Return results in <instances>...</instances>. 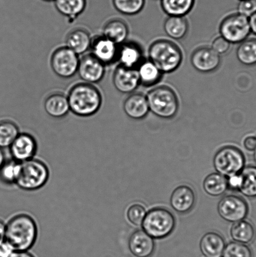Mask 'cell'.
I'll return each mask as SVG.
<instances>
[{
    "mask_svg": "<svg viewBox=\"0 0 256 257\" xmlns=\"http://www.w3.org/2000/svg\"><path fill=\"white\" fill-rule=\"evenodd\" d=\"M44 109L48 114L54 118L66 116L70 111L69 100L60 92L53 93L45 99Z\"/></svg>",
    "mask_w": 256,
    "mask_h": 257,
    "instance_id": "ffe728a7",
    "label": "cell"
},
{
    "mask_svg": "<svg viewBox=\"0 0 256 257\" xmlns=\"http://www.w3.org/2000/svg\"><path fill=\"white\" fill-rule=\"evenodd\" d=\"M146 215L144 206L140 204H135L130 206L127 213L128 220L135 226L142 225Z\"/></svg>",
    "mask_w": 256,
    "mask_h": 257,
    "instance_id": "d590c367",
    "label": "cell"
},
{
    "mask_svg": "<svg viewBox=\"0 0 256 257\" xmlns=\"http://www.w3.org/2000/svg\"><path fill=\"white\" fill-rule=\"evenodd\" d=\"M240 183L239 190L248 198L256 197V167L247 166L239 173Z\"/></svg>",
    "mask_w": 256,
    "mask_h": 257,
    "instance_id": "4316f807",
    "label": "cell"
},
{
    "mask_svg": "<svg viewBox=\"0 0 256 257\" xmlns=\"http://www.w3.org/2000/svg\"><path fill=\"white\" fill-rule=\"evenodd\" d=\"M219 32L221 37L230 44L242 42L250 32L249 19L239 13L230 15L222 20Z\"/></svg>",
    "mask_w": 256,
    "mask_h": 257,
    "instance_id": "9c48e42d",
    "label": "cell"
},
{
    "mask_svg": "<svg viewBox=\"0 0 256 257\" xmlns=\"http://www.w3.org/2000/svg\"><path fill=\"white\" fill-rule=\"evenodd\" d=\"M254 159L255 163H256V148H255V150H254Z\"/></svg>",
    "mask_w": 256,
    "mask_h": 257,
    "instance_id": "bcb514c9",
    "label": "cell"
},
{
    "mask_svg": "<svg viewBox=\"0 0 256 257\" xmlns=\"http://www.w3.org/2000/svg\"><path fill=\"white\" fill-rule=\"evenodd\" d=\"M244 164L245 159L241 151L233 146L220 149L214 158L215 170L227 177L239 174L244 168Z\"/></svg>",
    "mask_w": 256,
    "mask_h": 257,
    "instance_id": "52a82bcc",
    "label": "cell"
},
{
    "mask_svg": "<svg viewBox=\"0 0 256 257\" xmlns=\"http://www.w3.org/2000/svg\"><path fill=\"white\" fill-rule=\"evenodd\" d=\"M129 35V28L124 20L119 19L110 20L103 28V35L118 45L124 44Z\"/></svg>",
    "mask_w": 256,
    "mask_h": 257,
    "instance_id": "7402d4cb",
    "label": "cell"
},
{
    "mask_svg": "<svg viewBox=\"0 0 256 257\" xmlns=\"http://www.w3.org/2000/svg\"><path fill=\"white\" fill-rule=\"evenodd\" d=\"M115 9L120 14L131 16L144 9L145 0H112Z\"/></svg>",
    "mask_w": 256,
    "mask_h": 257,
    "instance_id": "836d02e7",
    "label": "cell"
},
{
    "mask_svg": "<svg viewBox=\"0 0 256 257\" xmlns=\"http://www.w3.org/2000/svg\"><path fill=\"white\" fill-rule=\"evenodd\" d=\"M119 46L104 35H98L92 40L91 54L105 65L117 60Z\"/></svg>",
    "mask_w": 256,
    "mask_h": 257,
    "instance_id": "4fadbf2b",
    "label": "cell"
},
{
    "mask_svg": "<svg viewBox=\"0 0 256 257\" xmlns=\"http://www.w3.org/2000/svg\"><path fill=\"white\" fill-rule=\"evenodd\" d=\"M38 226L32 216L19 213L6 223L5 240L15 251H27L36 242Z\"/></svg>",
    "mask_w": 256,
    "mask_h": 257,
    "instance_id": "6da1fadb",
    "label": "cell"
},
{
    "mask_svg": "<svg viewBox=\"0 0 256 257\" xmlns=\"http://www.w3.org/2000/svg\"><path fill=\"white\" fill-rule=\"evenodd\" d=\"M195 203L194 191L188 186H180L175 189L170 198L172 207L179 213L189 212L194 207Z\"/></svg>",
    "mask_w": 256,
    "mask_h": 257,
    "instance_id": "e0dca14e",
    "label": "cell"
},
{
    "mask_svg": "<svg viewBox=\"0 0 256 257\" xmlns=\"http://www.w3.org/2000/svg\"><path fill=\"white\" fill-rule=\"evenodd\" d=\"M240 1H241V0H240Z\"/></svg>",
    "mask_w": 256,
    "mask_h": 257,
    "instance_id": "c3c4849f",
    "label": "cell"
},
{
    "mask_svg": "<svg viewBox=\"0 0 256 257\" xmlns=\"http://www.w3.org/2000/svg\"><path fill=\"white\" fill-rule=\"evenodd\" d=\"M137 71L140 83L145 85H154L161 79L162 72L150 60L142 62Z\"/></svg>",
    "mask_w": 256,
    "mask_h": 257,
    "instance_id": "f546056e",
    "label": "cell"
},
{
    "mask_svg": "<svg viewBox=\"0 0 256 257\" xmlns=\"http://www.w3.org/2000/svg\"><path fill=\"white\" fill-rule=\"evenodd\" d=\"M49 169L39 159L33 158L20 163V170L16 184L20 189L27 191L39 190L49 181Z\"/></svg>",
    "mask_w": 256,
    "mask_h": 257,
    "instance_id": "277c9868",
    "label": "cell"
},
{
    "mask_svg": "<svg viewBox=\"0 0 256 257\" xmlns=\"http://www.w3.org/2000/svg\"><path fill=\"white\" fill-rule=\"evenodd\" d=\"M218 212L229 222L236 223L244 220L248 213V206L244 199L236 195L222 198L218 205Z\"/></svg>",
    "mask_w": 256,
    "mask_h": 257,
    "instance_id": "30bf717a",
    "label": "cell"
},
{
    "mask_svg": "<svg viewBox=\"0 0 256 257\" xmlns=\"http://www.w3.org/2000/svg\"><path fill=\"white\" fill-rule=\"evenodd\" d=\"M129 247L135 256L150 257L154 253L155 243L145 231L138 230L130 236Z\"/></svg>",
    "mask_w": 256,
    "mask_h": 257,
    "instance_id": "2e32d148",
    "label": "cell"
},
{
    "mask_svg": "<svg viewBox=\"0 0 256 257\" xmlns=\"http://www.w3.org/2000/svg\"><path fill=\"white\" fill-rule=\"evenodd\" d=\"M195 0H161V7L169 16L184 17L191 11Z\"/></svg>",
    "mask_w": 256,
    "mask_h": 257,
    "instance_id": "83f0119b",
    "label": "cell"
},
{
    "mask_svg": "<svg viewBox=\"0 0 256 257\" xmlns=\"http://www.w3.org/2000/svg\"><path fill=\"white\" fill-rule=\"evenodd\" d=\"M105 65L91 54L84 55L80 59L77 73L83 81L89 84H96L104 79Z\"/></svg>",
    "mask_w": 256,
    "mask_h": 257,
    "instance_id": "7c38bea8",
    "label": "cell"
},
{
    "mask_svg": "<svg viewBox=\"0 0 256 257\" xmlns=\"http://www.w3.org/2000/svg\"><path fill=\"white\" fill-rule=\"evenodd\" d=\"M125 114L135 120L142 119L147 116L150 111L146 97L139 93L130 95L123 104Z\"/></svg>",
    "mask_w": 256,
    "mask_h": 257,
    "instance_id": "ac0fdd59",
    "label": "cell"
},
{
    "mask_svg": "<svg viewBox=\"0 0 256 257\" xmlns=\"http://www.w3.org/2000/svg\"><path fill=\"white\" fill-rule=\"evenodd\" d=\"M92 38L87 30L76 28L67 34L65 43L68 48L77 55L85 54L90 49Z\"/></svg>",
    "mask_w": 256,
    "mask_h": 257,
    "instance_id": "d6986e66",
    "label": "cell"
},
{
    "mask_svg": "<svg viewBox=\"0 0 256 257\" xmlns=\"http://www.w3.org/2000/svg\"><path fill=\"white\" fill-rule=\"evenodd\" d=\"M142 225L145 232L152 238H164L174 230L175 219L167 209L155 208L147 213Z\"/></svg>",
    "mask_w": 256,
    "mask_h": 257,
    "instance_id": "8992f818",
    "label": "cell"
},
{
    "mask_svg": "<svg viewBox=\"0 0 256 257\" xmlns=\"http://www.w3.org/2000/svg\"><path fill=\"white\" fill-rule=\"evenodd\" d=\"M14 251V249L5 239L0 241V257H10Z\"/></svg>",
    "mask_w": 256,
    "mask_h": 257,
    "instance_id": "f35d334b",
    "label": "cell"
},
{
    "mask_svg": "<svg viewBox=\"0 0 256 257\" xmlns=\"http://www.w3.org/2000/svg\"><path fill=\"white\" fill-rule=\"evenodd\" d=\"M5 228H6V223L0 220V241L4 240L5 236Z\"/></svg>",
    "mask_w": 256,
    "mask_h": 257,
    "instance_id": "ee69618b",
    "label": "cell"
},
{
    "mask_svg": "<svg viewBox=\"0 0 256 257\" xmlns=\"http://www.w3.org/2000/svg\"><path fill=\"white\" fill-rule=\"evenodd\" d=\"M79 62V55L67 46H63L53 52L50 65L57 76L69 79L77 74Z\"/></svg>",
    "mask_w": 256,
    "mask_h": 257,
    "instance_id": "ba28073f",
    "label": "cell"
},
{
    "mask_svg": "<svg viewBox=\"0 0 256 257\" xmlns=\"http://www.w3.org/2000/svg\"><path fill=\"white\" fill-rule=\"evenodd\" d=\"M200 245L202 252L207 257H221L225 247L224 238L215 232L205 234Z\"/></svg>",
    "mask_w": 256,
    "mask_h": 257,
    "instance_id": "603a6c76",
    "label": "cell"
},
{
    "mask_svg": "<svg viewBox=\"0 0 256 257\" xmlns=\"http://www.w3.org/2000/svg\"><path fill=\"white\" fill-rule=\"evenodd\" d=\"M9 148L13 160L21 163L34 158L38 144L34 136L29 133H20Z\"/></svg>",
    "mask_w": 256,
    "mask_h": 257,
    "instance_id": "8fae6325",
    "label": "cell"
},
{
    "mask_svg": "<svg viewBox=\"0 0 256 257\" xmlns=\"http://www.w3.org/2000/svg\"><path fill=\"white\" fill-rule=\"evenodd\" d=\"M44 1H45V2H53V1H55V0H44Z\"/></svg>",
    "mask_w": 256,
    "mask_h": 257,
    "instance_id": "7dc6e473",
    "label": "cell"
},
{
    "mask_svg": "<svg viewBox=\"0 0 256 257\" xmlns=\"http://www.w3.org/2000/svg\"><path fill=\"white\" fill-rule=\"evenodd\" d=\"M256 11L255 0H241L238 6V13L249 17Z\"/></svg>",
    "mask_w": 256,
    "mask_h": 257,
    "instance_id": "8d00e7d4",
    "label": "cell"
},
{
    "mask_svg": "<svg viewBox=\"0 0 256 257\" xmlns=\"http://www.w3.org/2000/svg\"><path fill=\"white\" fill-rule=\"evenodd\" d=\"M10 257H35L27 251H14Z\"/></svg>",
    "mask_w": 256,
    "mask_h": 257,
    "instance_id": "7bdbcfd3",
    "label": "cell"
},
{
    "mask_svg": "<svg viewBox=\"0 0 256 257\" xmlns=\"http://www.w3.org/2000/svg\"><path fill=\"white\" fill-rule=\"evenodd\" d=\"M244 146L248 151H254L256 148V138L254 136H249L245 138Z\"/></svg>",
    "mask_w": 256,
    "mask_h": 257,
    "instance_id": "60d3db41",
    "label": "cell"
},
{
    "mask_svg": "<svg viewBox=\"0 0 256 257\" xmlns=\"http://www.w3.org/2000/svg\"><path fill=\"white\" fill-rule=\"evenodd\" d=\"M240 43L236 52L238 60L245 65L256 64V39H245Z\"/></svg>",
    "mask_w": 256,
    "mask_h": 257,
    "instance_id": "4dcf8cb0",
    "label": "cell"
},
{
    "mask_svg": "<svg viewBox=\"0 0 256 257\" xmlns=\"http://www.w3.org/2000/svg\"><path fill=\"white\" fill-rule=\"evenodd\" d=\"M230 235L236 242L249 243L254 240L255 230L251 223L241 220L233 225L230 230Z\"/></svg>",
    "mask_w": 256,
    "mask_h": 257,
    "instance_id": "484cf974",
    "label": "cell"
},
{
    "mask_svg": "<svg viewBox=\"0 0 256 257\" xmlns=\"http://www.w3.org/2000/svg\"><path fill=\"white\" fill-rule=\"evenodd\" d=\"M204 189L208 195L212 196H219L225 193L228 188L227 179L219 173L210 174L205 178L204 181Z\"/></svg>",
    "mask_w": 256,
    "mask_h": 257,
    "instance_id": "f1b7e54d",
    "label": "cell"
},
{
    "mask_svg": "<svg viewBox=\"0 0 256 257\" xmlns=\"http://www.w3.org/2000/svg\"><path fill=\"white\" fill-rule=\"evenodd\" d=\"M20 163L14 160L5 161L0 168V181L7 185H15L19 177Z\"/></svg>",
    "mask_w": 256,
    "mask_h": 257,
    "instance_id": "d6a6232c",
    "label": "cell"
},
{
    "mask_svg": "<svg viewBox=\"0 0 256 257\" xmlns=\"http://www.w3.org/2000/svg\"><path fill=\"white\" fill-rule=\"evenodd\" d=\"M191 64L197 71L208 73L214 71L220 64V55L212 48L200 47L192 53Z\"/></svg>",
    "mask_w": 256,
    "mask_h": 257,
    "instance_id": "5bb4252c",
    "label": "cell"
},
{
    "mask_svg": "<svg viewBox=\"0 0 256 257\" xmlns=\"http://www.w3.org/2000/svg\"><path fill=\"white\" fill-rule=\"evenodd\" d=\"M146 98L150 111L156 116L170 119L177 114L179 101L177 95L170 87H155L148 93Z\"/></svg>",
    "mask_w": 256,
    "mask_h": 257,
    "instance_id": "5b68a950",
    "label": "cell"
},
{
    "mask_svg": "<svg viewBox=\"0 0 256 257\" xmlns=\"http://www.w3.org/2000/svg\"><path fill=\"white\" fill-rule=\"evenodd\" d=\"M20 133L16 123L11 120H0V148H9Z\"/></svg>",
    "mask_w": 256,
    "mask_h": 257,
    "instance_id": "1f68e13d",
    "label": "cell"
},
{
    "mask_svg": "<svg viewBox=\"0 0 256 257\" xmlns=\"http://www.w3.org/2000/svg\"><path fill=\"white\" fill-rule=\"evenodd\" d=\"M251 250L244 244L231 242L225 246L223 257H252Z\"/></svg>",
    "mask_w": 256,
    "mask_h": 257,
    "instance_id": "e575fe53",
    "label": "cell"
},
{
    "mask_svg": "<svg viewBox=\"0 0 256 257\" xmlns=\"http://www.w3.org/2000/svg\"><path fill=\"white\" fill-rule=\"evenodd\" d=\"M87 0H55L58 12L70 20H74L84 12Z\"/></svg>",
    "mask_w": 256,
    "mask_h": 257,
    "instance_id": "d4e9b609",
    "label": "cell"
},
{
    "mask_svg": "<svg viewBox=\"0 0 256 257\" xmlns=\"http://www.w3.org/2000/svg\"><path fill=\"white\" fill-rule=\"evenodd\" d=\"M249 22L250 31L256 35V11L249 17Z\"/></svg>",
    "mask_w": 256,
    "mask_h": 257,
    "instance_id": "b9f144b4",
    "label": "cell"
},
{
    "mask_svg": "<svg viewBox=\"0 0 256 257\" xmlns=\"http://www.w3.org/2000/svg\"><path fill=\"white\" fill-rule=\"evenodd\" d=\"M117 60L122 66L135 69L142 62V52L140 48L133 43L122 44L119 48Z\"/></svg>",
    "mask_w": 256,
    "mask_h": 257,
    "instance_id": "44dd1931",
    "label": "cell"
},
{
    "mask_svg": "<svg viewBox=\"0 0 256 257\" xmlns=\"http://www.w3.org/2000/svg\"><path fill=\"white\" fill-rule=\"evenodd\" d=\"M240 183V178L239 173L237 175L230 176L229 180H227L228 188L232 189V190H239Z\"/></svg>",
    "mask_w": 256,
    "mask_h": 257,
    "instance_id": "ab89813d",
    "label": "cell"
},
{
    "mask_svg": "<svg viewBox=\"0 0 256 257\" xmlns=\"http://www.w3.org/2000/svg\"><path fill=\"white\" fill-rule=\"evenodd\" d=\"M140 81L137 70L130 69L120 65L115 70L113 84L118 91L123 94H130L136 90Z\"/></svg>",
    "mask_w": 256,
    "mask_h": 257,
    "instance_id": "9a60e30c",
    "label": "cell"
},
{
    "mask_svg": "<svg viewBox=\"0 0 256 257\" xmlns=\"http://www.w3.org/2000/svg\"><path fill=\"white\" fill-rule=\"evenodd\" d=\"M5 162V157L4 151L2 149L0 148V168L2 167V165H4Z\"/></svg>",
    "mask_w": 256,
    "mask_h": 257,
    "instance_id": "f6af8a7d",
    "label": "cell"
},
{
    "mask_svg": "<svg viewBox=\"0 0 256 257\" xmlns=\"http://www.w3.org/2000/svg\"><path fill=\"white\" fill-rule=\"evenodd\" d=\"M70 111L77 116H92L101 108L103 99L101 92L94 85L86 82L74 85L67 95Z\"/></svg>",
    "mask_w": 256,
    "mask_h": 257,
    "instance_id": "7a4b0ae2",
    "label": "cell"
},
{
    "mask_svg": "<svg viewBox=\"0 0 256 257\" xmlns=\"http://www.w3.org/2000/svg\"><path fill=\"white\" fill-rule=\"evenodd\" d=\"M149 57L150 61L164 73L174 72L182 62V53L179 47L166 40L152 43L149 47Z\"/></svg>",
    "mask_w": 256,
    "mask_h": 257,
    "instance_id": "3957f363",
    "label": "cell"
},
{
    "mask_svg": "<svg viewBox=\"0 0 256 257\" xmlns=\"http://www.w3.org/2000/svg\"><path fill=\"white\" fill-rule=\"evenodd\" d=\"M230 43L222 37L216 38L212 44V49L218 54H224L230 49Z\"/></svg>",
    "mask_w": 256,
    "mask_h": 257,
    "instance_id": "74e56055",
    "label": "cell"
},
{
    "mask_svg": "<svg viewBox=\"0 0 256 257\" xmlns=\"http://www.w3.org/2000/svg\"><path fill=\"white\" fill-rule=\"evenodd\" d=\"M188 29V23L184 17L169 16L164 25L165 34L174 40L183 39L186 35Z\"/></svg>",
    "mask_w": 256,
    "mask_h": 257,
    "instance_id": "cb8c5ba5",
    "label": "cell"
}]
</instances>
